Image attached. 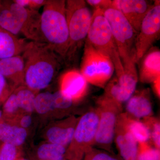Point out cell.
<instances>
[{"instance_id":"cell-26","label":"cell","mask_w":160,"mask_h":160,"mask_svg":"<svg viewBox=\"0 0 160 160\" xmlns=\"http://www.w3.org/2000/svg\"><path fill=\"white\" fill-rule=\"evenodd\" d=\"M144 123L149 129L150 138L156 148L160 149V124L158 120L155 118L149 117L144 118Z\"/></svg>"},{"instance_id":"cell-32","label":"cell","mask_w":160,"mask_h":160,"mask_svg":"<svg viewBox=\"0 0 160 160\" xmlns=\"http://www.w3.org/2000/svg\"><path fill=\"white\" fill-rule=\"evenodd\" d=\"M90 160H118L109 154L102 152H96L92 154Z\"/></svg>"},{"instance_id":"cell-18","label":"cell","mask_w":160,"mask_h":160,"mask_svg":"<svg viewBox=\"0 0 160 160\" xmlns=\"http://www.w3.org/2000/svg\"><path fill=\"white\" fill-rule=\"evenodd\" d=\"M149 94L147 90H144L129 99L126 106L129 116L137 119L151 116L152 107Z\"/></svg>"},{"instance_id":"cell-10","label":"cell","mask_w":160,"mask_h":160,"mask_svg":"<svg viewBox=\"0 0 160 160\" xmlns=\"http://www.w3.org/2000/svg\"><path fill=\"white\" fill-rule=\"evenodd\" d=\"M160 32V1H155L143 19L136 40L135 62H138L158 39Z\"/></svg>"},{"instance_id":"cell-23","label":"cell","mask_w":160,"mask_h":160,"mask_svg":"<svg viewBox=\"0 0 160 160\" xmlns=\"http://www.w3.org/2000/svg\"><path fill=\"white\" fill-rule=\"evenodd\" d=\"M20 110L23 113L31 114L34 111V101L36 93L25 86H19L13 91Z\"/></svg>"},{"instance_id":"cell-36","label":"cell","mask_w":160,"mask_h":160,"mask_svg":"<svg viewBox=\"0 0 160 160\" xmlns=\"http://www.w3.org/2000/svg\"><path fill=\"white\" fill-rule=\"evenodd\" d=\"M3 113L2 110H1L0 109V121L1 120L3 119Z\"/></svg>"},{"instance_id":"cell-16","label":"cell","mask_w":160,"mask_h":160,"mask_svg":"<svg viewBox=\"0 0 160 160\" xmlns=\"http://www.w3.org/2000/svg\"><path fill=\"white\" fill-rule=\"evenodd\" d=\"M0 74L14 89L25 86V63L22 56L0 59Z\"/></svg>"},{"instance_id":"cell-34","label":"cell","mask_w":160,"mask_h":160,"mask_svg":"<svg viewBox=\"0 0 160 160\" xmlns=\"http://www.w3.org/2000/svg\"><path fill=\"white\" fill-rule=\"evenodd\" d=\"M160 77H158L153 82V88L154 91L156 94L158 96L160 97Z\"/></svg>"},{"instance_id":"cell-21","label":"cell","mask_w":160,"mask_h":160,"mask_svg":"<svg viewBox=\"0 0 160 160\" xmlns=\"http://www.w3.org/2000/svg\"><path fill=\"white\" fill-rule=\"evenodd\" d=\"M67 148L47 142L38 147L37 158L38 160H71Z\"/></svg>"},{"instance_id":"cell-6","label":"cell","mask_w":160,"mask_h":160,"mask_svg":"<svg viewBox=\"0 0 160 160\" xmlns=\"http://www.w3.org/2000/svg\"><path fill=\"white\" fill-rule=\"evenodd\" d=\"M114 70L110 58L97 50L86 40L81 73L88 83L103 88Z\"/></svg>"},{"instance_id":"cell-24","label":"cell","mask_w":160,"mask_h":160,"mask_svg":"<svg viewBox=\"0 0 160 160\" xmlns=\"http://www.w3.org/2000/svg\"><path fill=\"white\" fill-rule=\"evenodd\" d=\"M34 111L42 116L56 112L54 94L48 92L38 93L34 101Z\"/></svg>"},{"instance_id":"cell-28","label":"cell","mask_w":160,"mask_h":160,"mask_svg":"<svg viewBox=\"0 0 160 160\" xmlns=\"http://www.w3.org/2000/svg\"><path fill=\"white\" fill-rule=\"evenodd\" d=\"M19 147L7 143L0 144V160H17L20 157Z\"/></svg>"},{"instance_id":"cell-25","label":"cell","mask_w":160,"mask_h":160,"mask_svg":"<svg viewBox=\"0 0 160 160\" xmlns=\"http://www.w3.org/2000/svg\"><path fill=\"white\" fill-rule=\"evenodd\" d=\"M3 118L4 119L13 121L20 114L23 113L20 110L14 92L6 99L3 103Z\"/></svg>"},{"instance_id":"cell-11","label":"cell","mask_w":160,"mask_h":160,"mask_svg":"<svg viewBox=\"0 0 160 160\" xmlns=\"http://www.w3.org/2000/svg\"><path fill=\"white\" fill-rule=\"evenodd\" d=\"M138 79L137 71L124 70L121 76L115 78L108 83L104 94L122 105L133 94Z\"/></svg>"},{"instance_id":"cell-30","label":"cell","mask_w":160,"mask_h":160,"mask_svg":"<svg viewBox=\"0 0 160 160\" xmlns=\"http://www.w3.org/2000/svg\"><path fill=\"white\" fill-rule=\"evenodd\" d=\"M11 121L20 127L26 129L31 126L32 123V118L30 114L23 113L20 114L13 121Z\"/></svg>"},{"instance_id":"cell-20","label":"cell","mask_w":160,"mask_h":160,"mask_svg":"<svg viewBox=\"0 0 160 160\" xmlns=\"http://www.w3.org/2000/svg\"><path fill=\"white\" fill-rule=\"evenodd\" d=\"M27 137L26 129L9 120L0 121V142L7 143L19 147L22 145Z\"/></svg>"},{"instance_id":"cell-7","label":"cell","mask_w":160,"mask_h":160,"mask_svg":"<svg viewBox=\"0 0 160 160\" xmlns=\"http://www.w3.org/2000/svg\"><path fill=\"white\" fill-rule=\"evenodd\" d=\"M83 0L66 1V17L69 33V52L87 37L92 14Z\"/></svg>"},{"instance_id":"cell-31","label":"cell","mask_w":160,"mask_h":160,"mask_svg":"<svg viewBox=\"0 0 160 160\" xmlns=\"http://www.w3.org/2000/svg\"><path fill=\"white\" fill-rule=\"evenodd\" d=\"M86 3L94 7L95 9L103 10L112 7V1L110 0H88Z\"/></svg>"},{"instance_id":"cell-3","label":"cell","mask_w":160,"mask_h":160,"mask_svg":"<svg viewBox=\"0 0 160 160\" xmlns=\"http://www.w3.org/2000/svg\"><path fill=\"white\" fill-rule=\"evenodd\" d=\"M40 20L38 10L22 7L13 1H2L0 26L14 35L22 34L31 41L45 42Z\"/></svg>"},{"instance_id":"cell-38","label":"cell","mask_w":160,"mask_h":160,"mask_svg":"<svg viewBox=\"0 0 160 160\" xmlns=\"http://www.w3.org/2000/svg\"><path fill=\"white\" fill-rule=\"evenodd\" d=\"M1 10H2V1H0V14H1Z\"/></svg>"},{"instance_id":"cell-27","label":"cell","mask_w":160,"mask_h":160,"mask_svg":"<svg viewBox=\"0 0 160 160\" xmlns=\"http://www.w3.org/2000/svg\"><path fill=\"white\" fill-rule=\"evenodd\" d=\"M137 160H160V150L153 148L148 142L139 144Z\"/></svg>"},{"instance_id":"cell-4","label":"cell","mask_w":160,"mask_h":160,"mask_svg":"<svg viewBox=\"0 0 160 160\" xmlns=\"http://www.w3.org/2000/svg\"><path fill=\"white\" fill-rule=\"evenodd\" d=\"M111 29L124 70L137 71L136 68L137 32L122 12L113 7L102 10Z\"/></svg>"},{"instance_id":"cell-33","label":"cell","mask_w":160,"mask_h":160,"mask_svg":"<svg viewBox=\"0 0 160 160\" xmlns=\"http://www.w3.org/2000/svg\"><path fill=\"white\" fill-rule=\"evenodd\" d=\"M47 0H30V3L28 8L31 9L38 10L42 6H45Z\"/></svg>"},{"instance_id":"cell-9","label":"cell","mask_w":160,"mask_h":160,"mask_svg":"<svg viewBox=\"0 0 160 160\" xmlns=\"http://www.w3.org/2000/svg\"><path fill=\"white\" fill-rule=\"evenodd\" d=\"M98 106L99 121L95 143L104 148H109L114 138L122 105L104 94L98 99Z\"/></svg>"},{"instance_id":"cell-15","label":"cell","mask_w":160,"mask_h":160,"mask_svg":"<svg viewBox=\"0 0 160 160\" xmlns=\"http://www.w3.org/2000/svg\"><path fill=\"white\" fill-rule=\"evenodd\" d=\"M115 142L124 160H137L138 142L127 129L122 120L118 118L114 134Z\"/></svg>"},{"instance_id":"cell-13","label":"cell","mask_w":160,"mask_h":160,"mask_svg":"<svg viewBox=\"0 0 160 160\" xmlns=\"http://www.w3.org/2000/svg\"><path fill=\"white\" fill-rule=\"evenodd\" d=\"M78 121L77 118L72 116L51 124L45 131V138L49 142L68 147Z\"/></svg>"},{"instance_id":"cell-37","label":"cell","mask_w":160,"mask_h":160,"mask_svg":"<svg viewBox=\"0 0 160 160\" xmlns=\"http://www.w3.org/2000/svg\"><path fill=\"white\" fill-rule=\"evenodd\" d=\"M17 160H28L27 159H26V158H21L20 157L19 158H18V159Z\"/></svg>"},{"instance_id":"cell-5","label":"cell","mask_w":160,"mask_h":160,"mask_svg":"<svg viewBox=\"0 0 160 160\" xmlns=\"http://www.w3.org/2000/svg\"><path fill=\"white\" fill-rule=\"evenodd\" d=\"M87 40L100 52L110 58L114 66L117 77L124 72V68L111 29L102 10L96 9L87 35Z\"/></svg>"},{"instance_id":"cell-17","label":"cell","mask_w":160,"mask_h":160,"mask_svg":"<svg viewBox=\"0 0 160 160\" xmlns=\"http://www.w3.org/2000/svg\"><path fill=\"white\" fill-rule=\"evenodd\" d=\"M27 42L0 26V59L22 55Z\"/></svg>"},{"instance_id":"cell-39","label":"cell","mask_w":160,"mask_h":160,"mask_svg":"<svg viewBox=\"0 0 160 160\" xmlns=\"http://www.w3.org/2000/svg\"><path fill=\"white\" fill-rule=\"evenodd\" d=\"M2 104V103H1V102H0V105H1V104Z\"/></svg>"},{"instance_id":"cell-29","label":"cell","mask_w":160,"mask_h":160,"mask_svg":"<svg viewBox=\"0 0 160 160\" xmlns=\"http://www.w3.org/2000/svg\"><path fill=\"white\" fill-rule=\"evenodd\" d=\"M8 81L0 74V102L2 104L14 90Z\"/></svg>"},{"instance_id":"cell-12","label":"cell","mask_w":160,"mask_h":160,"mask_svg":"<svg viewBox=\"0 0 160 160\" xmlns=\"http://www.w3.org/2000/svg\"><path fill=\"white\" fill-rule=\"evenodd\" d=\"M152 6L145 0L112 1V7L122 13L138 33L143 19Z\"/></svg>"},{"instance_id":"cell-14","label":"cell","mask_w":160,"mask_h":160,"mask_svg":"<svg viewBox=\"0 0 160 160\" xmlns=\"http://www.w3.org/2000/svg\"><path fill=\"white\" fill-rule=\"evenodd\" d=\"M60 91L66 98L76 102L86 94L88 82L81 72L71 70L63 74L60 81Z\"/></svg>"},{"instance_id":"cell-19","label":"cell","mask_w":160,"mask_h":160,"mask_svg":"<svg viewBox=\"0 0 160 160\" xmlns=\"http://www.w3.org/2000/svg\"><path fill=\"white\" fill-rule=\"evenodd\" d=\"M160 77V52L158 49L150 50L143 60L140 69V80L151 83Z\"/></svg>"},{"instance_id":"cell-1","label":"cell","mask_w":160,"mask_h":160,"mask_svg":"<svg viewBox=\"0 0 160 160\" xmlns=\"http://www.w3.org/2000/svg\"><path fill=\"white\" fill-rule=\"evenodd\" d=\"M22 56L25 86L38 94L49 86L59 70V56L48 43L33 41L27 42Z\"/></svg>"},{"instance_id":"cell-2","label":"cell","mask_w":160,"mask_h":160,"mask_svg":"<svg viewBox=\"0 0 160 160\" xmlns=\"http://www.w3.org/2000/svg\"><path fill=\"white\" fill-rule=\"evenodd\" d=\"M41 14L40 28L43 40L59 56L65 57L69 49L66 1L47 0Z\"/></svg>"},{"instance_id":"cell-22","label":"cell","mask_w":160,"mask_h":160,"mask_svg":"<svg viewBox=\"0 0 160 160\" xmlns=\"http://www.w3.org/2000/svg\"><path fill=\"white\" fill-rule=\"evenodd\" d=\"M125 126L139 144L148 142L150 139L149 129L144 122L131 117L128 114H120Z\"/></svg>"},{"instance_id":"cell-8","label":"cell","mask_w":160,"mask_h":160,"mask_svg":"<svg viewBox=\"0 0 160 160\" xmlns=\"http://www.w3.org/2000/svg\"><path fill=\"white\" fill-rule=\"evenodd\" d=\"M98 121L97 110L87 112L78 120L72 140L67 148L72 160H80L85 152L91 149L95 144Z\"/></svg>"},{"instance_id":"cell-35","label":"cell","mask_w":160,"mask_h":160,"mask_svg":"<svg viewBox=\"0 0 160 160\" xmlns=\"http://www.w3.org/2000/svg\"><path fill=\"white\" fill-rule=\"evenodd\" d=\"M13 2L19 6L28 8L30 3V0H15Z\"/></svg>"}]
</instances>
